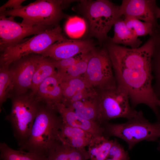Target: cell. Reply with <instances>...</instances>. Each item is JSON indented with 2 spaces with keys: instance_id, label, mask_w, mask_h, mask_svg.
Here are the masks:
<instances>
[{
  "instance_id": "5bb4252c",
  "label": "cell",
  "mask_w": 160,
  "mask_h": 160,
  "mask_svg": "<svg viewBox=\"0 0 160 160\" xmlns=\"http://www.w3.org/2000/svg\"><path fill=\"white\" fill-rule=\"evenodd\" d=\"M53 106L59 114L64 123L81 129L94 137L105 136L103 127L97 122L81 117L62 103H56Z\"/></svg>"
},
{
  "instance_id": "9a60e30c",
  "label": "cell",
  "mask_w": 160,
  "mask_h": 160,
  "mask_svg": "<svg viewBox=\"0 0 160 160\" xmlns=\"http://www.w3.org/2000/svg\"><path fill=\"white\" fill-rule=\"evenodd\" d=\"M61 83V78L57 72L40 84L35 95L40 102L51 106L62 103L63 96Z\"/></svg>"
},
{
  "instance_id": "4316f807",
  "label": "cell",
  "mask_w": 160,
  "mask_h": 160,
  "mask_svg": "<svg viewBox=\"0 0 160 160\" xmlns=\"http://www.w3.org/2000/svg\"><path fill=\"white\" fill-rule=\"evenodd\" d=\"M91 51L81 54L78 61L70 66L65 72L58 73L60 77H76L82 76L86 71Z\"/></svg>"
},
{
  "instance_id": "1f68e13d",
  "label": "cell",
  "mask_w": 160,
  "mask_h": 160,
  "mask_svg": "<svg viewBox=\"0 0 160 160\" xmlns=\"http://www.w3.org/2000/svg\"><path fill=\"white\" fill-rule=\"evenodd\" d=\"M25 0H9L0 7V13L5 11L18 8L22 6V4Z\"/></svg>"
},
{
  "instance_id": "3957f363",
  "label": "cell",
  "mask_w": 160,
  "mask_h": 160,
  "mask_svg": "<svg viewBox=\"0 0 160 160\" xmlns=\"http://www.w3.org/2000/svg\"><path fill=\"white\" fill-rule=\"evenodd\" d=\"M102 125L105 136L121 139L127 143L129 150L141 141H156L160 137V122L151 123L144 117L141 111H137L135 116L125 123L107 122Z\"/></svg>"
},
{
  "instance_id": "7402d4cb",
  "label": "cell",
  "mask_w": 160,
  "mask_h": 160,
  "mask_svg": "<svg viewBox=\"0 0 160 160\" xmlns=\"http://www.w3.org/2000/svg\"><path fill=\"white\" fill-rule=\"evenodd\" d=\"M0 157L1 160H48L47 157L34 153L9 147L6 143L0 144Z\"/></svg>"
},
{
  "instance_id": "4dcf8cb0",
  "label": "cell",
  "mask_w": 160,
  "mask_h": 160,
  "mask_svg": "<svg viewBox=\"0 0 160 160\" xmlns=\"http://www.w3.org/2000/svg\"><path fill=\"white\" fill-rule=\"evenodd\" d=\"M96 92V90L94 89L87 88L77 92L70 99L64 101L62 103L67 106L73 102L92 97Z\"/></svg>"
},
{
  "instance_id": "277c9868",
  "label": "cell",
  "mask_w": 160,
  "mask_h": 160,
  "mask_svg": "<svg viewBox=\"0 0 160 160\" xmlns=\"http://www.w3.org/2000/svg\"><path fill=\"white\" fill-rule=\"evenodd\" d=\"M80 2L81 8L87 21L91 34L100 43L107 41L108 33L122 17L120 6L107 0Z\"/></svg>"
},
{
  "instance_id": "d6a6232c",
  "label": "cell",
  "mask_w": 160,
  "mask_h": 160,
  "mask_svg": "<svg viewBox=\"0 0 160 160\" xmlns=\"http://www.w3.org/2000/svg\"><path fill=\"white\" fill-rule=\"evenodd\" d=\"M156 16L157 19H160V8H159L157 10Z\"/></svg>"
},
{
  "instance_id": "f1b7e54d",
  "label": "cell",
  "mask_w": 160,
  "mask_h": 160,
  "mask_svg": "<svg viewBox=\"0 0 160 160\" xmlns=\"http://www.w3.org/2000/svg\"><path fill=\"white\" fill-rule=\"evenodd\" d=\"M128 152L116 140L113 144L107 157L105 160H129Z\"/></svg>"
},
{
  "instance_id": "4fadbf2b",
  "label": "cell",
  "mask_w": 160,
  "mask_h": 160,
  "mask_svg": "<svg viewBox=\"0 0 160 160\" xmlns=\"http://www.w3.org/2000/svg\"><path fill=\"white\" fill-rule=\"evenodd\" d=\"M159 8L154 0H123L120 11L124 17L142 20L157 27L159 25L156 14Z\"/></svg>"
},
{
  "instance_id": "6da1fadb",
  "label": "cell",
  "mask_w": 160,
  "mask_h": 160,
  "mask_svg": "<svg viewBox=\"0 0 160 160\" xmlns=\"http://www.w3.org/2000/svg\"><path fill=\"white\" fill-rule=\"evenodd\" d=\"M154 39L150 36L143 45L136 48L107 42L105 47L111 62L117 85L127 92L131 105L135 109L145 105L160 118L157 97L152 82L153 77L151 61Z\"/></svg>"
},
{
  "instance_id": "cb8c5ba5",
  "label": "cell",
  "mask_w": 160,
  "mask_h": 160,
  "mask_svg": "<svg viewBox=\"0 0 160 160\" xmlns=\"http://www.w3.org/2000/svg\"><path fill=\"white\" fill-rule=\"evenodd\" d=\"M13 90V86L9 67L0 66V104L1 106Z\"/></svg>"
},
{
  "instance_id": "7c38bea8",
  "label": "cell",
  "mask_w": 160,
  "mask_h": 160,
  "mask_svg": "<svg viewBox=\"0 0 160 160\" xmlns=\"http://www.w3.org/2000/svg\"><path fill=\"white\" fill-rule=\"evenodd\" d=\"M94 43L89 40H73L67 39L56 42L40 54L56 60L75 57L91 51L95 49Z\"/></svg>"
},
{
  "instance_id": "603a6c76",
  "label": "cell",
  "mask_w": 160,
  "mask_h": 160,
  "mask_svg": "<svg viewBox=\"0 0 160 160\" xmlns=\"http://www.w3.org/2000/svg\"><path fill=\"white\" fill-rule=\"evenodd\" d=\"M61 79L63 96L62 102L70 99L77 92L89 88L82 76L76 77L61 78Z\"/></svg>"
},
{
  "instance_id": "d4e9b609",
  "label": "cell",
  "mask_w": 160,
  "mask_h": 160,
  "mask_svg": "<svg viewBox=\"0 0 160 160\" xmlns=\"http://www.w3.org/2000/svg\"><path fill=\"white\" fill-rule=\"evenodd\" d=\"M127 27L132 30L137 37L153 34L155 27L153 24L132 18L124 17Z\"/></svg>"
},
{
  "instance_id": "d6986e66",
  "label": "cell",
  "mask_w": 160,
  "mask_h": 160,
  "mask_svg": "<svg viewBox=\"0 0 160 160\" xmlns=\"http://www.w3.org/2000/svg\"><path fill=\"white\" fill-rule=\"evenodd\" d=\"M55 68L53 59L43 56L32 79L31 89L33 95H35L38 87L44 80L57 72Z\"/></svg>"
},
{
  "instance_id": "ffe728a7",
  "label": "cell",
  "mask_w": 160,
  "mask_h": 160,
  "mask_svg": "<svg viewBox=\"0 0 160 160\" xmlns=\"http://www.w3.org/2000/svg\"><path fill=\"white\" fill-rule=\"evenodd\" d=\"M96 94L92 97L73 102L65 106L73 110L81 117L97 122L95 100Z\"/></svg>"
},
{
  "instance_id": "8fae6325",
  "label": "cell",
  "mask_w": 160,
  "mask_h": 160,
  "mask_svg": "<svg viewBox=\"0 0 160 160\" xmlns=\"http://www.w3.org/2000/svg\"><path fill=\"white\" fill-rule=\"evenodd\" d=\"M43 56L31 54L12 63L9 68L12 76L13 90L17 95L25 94L31 89L34 72Z\"/></svg>"
},
{
  "instance_id": "7a4b0ae2",
  "label": "cell",
  "mask_w": 160,
  "mask_h": 160,
  "mask_svg": "<svg viewBox=\"0 0 160 160\" xmlns=\"http://www.w3.org/2000/svg\"><path fill=\"white\" fill-rule=\"evenodd\" d=\"M43 103H40L28 140L19 149L47 157L53 146L60 140L63 121L53 106Z\"/></svg>"
},
{
  "instance_id": "836d02e7",
  "label": "cell",
  "mask_w": 160,
  "mask_h": 160,
  "mask_svg": "<svg viewBox=\"0 0 160 160\" xmlns=\"http://www.w3.org/2000/svg\"><path fill=\"white\" fill-rule=\"evenodd\" d=\"M157 104L158 106L160 107V99H159L158 101Z\"/></svg>"
},
{
  "instance_id": "8992f818",
  "label": "cell",
  "mask_w": 160,
  "mask_h": 160,
  "mask_svg": "<svg viewBox=\"0 0 160 160\" xmlns=\"http://www.w3.org/2000/svg\"><path fill=\"white\" fill-rule=\"evenodd\" d=\"M66 1L39 0L14 9L0 13L5 16L18 17L23 19L22 23L31 26L49 27L58 25L65 16L62 5Z\"/></svg>"
},
{
  "instance_id": "9c48e42d",
  "label": "cell",
  "mask_w": 160,
  "mask_h": 160,
  "mask_svg": "<svg viewBox=\"0 0 160 160\" xmlns=\"http://www.w3.org/2000/svg\"><path fill=\"white\" fill-rule=\"evenodd\" d=\"M82 76L89 88L103 90L116 88L111 62L105 47L91 51L86 71Z\"/></svg>"
},
{
  "instance_id": "44dd1931",
  "label": "cell",
  "mask_w": 160,
  "mask_h": 160,
  "mask_svg": "<svg viewBox=\"0 0 160 160\" xmlns=\"http://www.w3.org/2000/svg\"><path fill=\"white\" fill-rule=\"evenodd\" d=\"M113 141L105 136L93 137L88 146L89 159L105 160L108 155Z\"/></svg>"
},
{
  "instance_id": "ba28073f",
  "label": "cell",
  "mask_w": 160,
  "mask_h": 160,
  "mask_svg": "<svg viewBox=\"0 0 160 160\" xmlns=\"http://www.w3.org/2000/svg\"><path fill=\"white\" fill-rule=\"evenodd\" d=\"M67 39L58 25L26 41L10 46L1 52L0 66L9 67L13 62L31 54H40L53 44Z\"/></svg>"
},
{
  "instance_id": "484cf974",
  "label": "cell",
  "mask_w": 160,
  "mask_h": 160,
  "mask_svg": "<svg viewBox=\"0 0 160 160\" xmlns=\"http://www.w3.org/2000/svg\"><path fill=\"white\" fill-rule=\"evenodd\" d=\"M153 79L155 81L153 89L158 98H160V39L155 43L151 61Z\"/></svg>"
},
{
  "instance_id": "52a82bcc",
  "label": "cell",
  "mask_w": 160,
  "mask_h": 160,
  "mask_svg": "<svg viewBox=\"0 0 160 160\" xmlns=\"http://www.w3.org/2000/svg\"><path fill=\"white\" fill-rule=\"evenodd\" d=\"M96 91L97 121L100 125L116 118L128 119L137 113L130 105L128 94L123 87L117 85L114 89Z\"/></svg>"
},
{
  "instance_id": "30bf717a",
  "label": "cell",
  "mask_w": 160,
  "mask_h": 160,
  "mask_svg": "<svg viewBox=\"0 0 160 160\" xmlns=\"http://www.w3.org/2000/svg\"><path fill=\"white\" fill-rule=\"evenodd\" d=\"M14 17L0 16V49L5 48L23 41L26 37L37 35L50 28L44 26H31L17 22Z\"/></svg>"
},
{
  "instance_id": "ac0fdd59",
  "label": "cell",
  "mask_w": 160,
  "mask_h": 160,
  "mask_svg": "<svg viewBox=\"0 0 160 160\" xmlns=\"http://www.w3.org/2000/svg\"><path fill=\"white\" fill-rule=\"evenodd\" d=\"M114 34L112 38L109 37L108 41L116 44H121L128 46L132 48L140 47L142 41L126 25L124 19L120 18L114 24Z\"/></svg>"
},
{
  "instance_id": "f546056e",
  "label": "cell",
  "mask_w": 160,
  "mask_h": 160,
  "mask_svg": "<svg viewBox=\"0 0 160 160\" xmlns=\"http://www.w3.org/2000/svg\"><path fill=\"white\" fill-rule=\"evenodd\" d=\"M80 55L58 60H53L57 73L61 74L65 72L70 66L79 60Z\"/></svg>"
},
{
  "instance_id": "2e32d148",
  "label": "cell",
  "mask_w": 160,
  "mask_h": 160,
  "mask_svg": "<svg viewBox=\"0 0 160 160\" xmlns=\"http://www.w3.org/2000/svg\"><path fill=\"white\" fill-rule=\"evenodd\" d=\"M93 137L92 135L86 131L63 122L60 140L70 146L77 148H84L88 146Z\"/></svg>"
},
{
  "instance_id": "83f0119b",
  "label": "cell",
  "mask_w": 160,
  "mask_h": 160,
  "mask_svg": "<svg viewBox=\"0 0 160 160\" xmlns=\"http://www.w3.org/2000/svg\"><path fill=\"white\" fill-rule=\"evenodd\" d=\"M85 24L82 20L77 17L70 18L65 25L67 33L70 36H76L81 34L84 31Z\"/></svg>"
},
{
  "instance_id": "5b68a950",
  "label": "cell",
  "mask_w": 160,
  "mask_h": 160,
  "mask_svg": "<svg viewBox=\"0 0 160 160\" xmlns=\"http://www.w3.org/2000/svg\"><path fill=\"white\" fill-rule=\"evenodd\" d=\"M31 92L17 95L12 100L10 112L5 117L11 124L19 148L29 138L41 102Z\"/></svg>"
},
{
  "instance_id": "e575fe53",
  "label": "cell",
  "mask_w": 160,
  "mask_h": 160,
  "mask_svg": "<svg viewBox=\"0 0 160 160\" xmlns=\"http://www.w3.org/2000/svg\"><path fill=\"white\" fill-rule=\"evenodd\" d=\"M157 149L159 151H160V141L159 142L158 146Z\"/></svg>"
},
{
  "instance_id": "e0dca14e",
  "label": "cell",
  "mask_w": 160,
  "mask_h": 160,
  "mask_svg": "<svg viewBox=\"0 0 160 160\" xmlns=\"http://www.w3.org/2000/svg\"><path fill=\"white\" fill-rule=\"evenodd\" d=\"M47 158L48 160H88L89 156L85 148H74L59 140L53 146Z\"/></svg>"
}]
</instances>
